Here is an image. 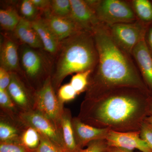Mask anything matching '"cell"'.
<instances>
[{
	"mask_svg": "<svg viewBox=\"0 0 152 152\" xmlns=\"http://www.w3.org/2000/svg\"><path fill=\"white\" fill-rule=\"evenodd\" d=\"M72 119L70 111L64 109L61 122L64 149L65 152H80L82 149L78 146L75 140Z\"/></svg>",
	"mask_w": 152,
	"mask_h": 152,
	"instance_id": "18",
	"label": "cell"
},
{
	"mask_svg": "<svg viewBox=\"0 0 152 152\" xmlns=\"http://www.w3.org/2000/svg\"><path fill=\"white\" fill-rule=\"evenodd\" d=\"M148 41L150 47L152 50V28L150 29L149 31Z\"/></svg>",
	"mask_w": 152,
	"mask_h": 152,
	"instance_id": "35",
	"label": "cell"
},
{
	"mask_svg": "<svg viewBox=\"0 0 152 152\" xmlns=\"http://www.w3.org/2000/svg\"><path fill=\"white\" fill-rule=\"evenodd\" d=\"M151 115H152V98L150 102L149 108L148 116Z\"/></svg>",
	"mask_w": 152,
	"mask_h": 152,
	"instance_id": "37",
	"label": "cell"
},
{
	"mask_svg": "<svg viewBox=\"0 0 152 152\" xmlns=\"http://www.w3.org/2000/svg\"><path fill=\"white\" fill-rule=\"evenodd\" d=\"M95 11L101 23L108 26L119 23H129L137 20L132 9L126 3L119 0L86 1Z\"/></svg>",
	"mask_w": 152,
	"mask_h": 152,
	"instance_id": "5",
	"label": "cell"
},
{
	"mask_svg": "<svg viewBox=\"0 0 152 152\" xmlns=\"http://www.w3.org/2000/svg\"><path fill=\"white\" fill-rule=\"evenodd\" d=\"M72 126L76 143L83 149L91 142L106 140L110 130L95 127L82 122L78 117L72 118Z\"/></svg>",
	"mask_w": 152,
	"mask_h": 152,
	"instance_id": "12",
	"label": "cell"
},
{
	"mask_svg": "<svg viewBox=\"0 0 152 152\" xmlns=\"http://www.w3.org/2000/svg\"><path fill=\"white\" fill-rule=\"evenodd\" d=\"M132 54L138 65L145 83L152 94V56L145 38L135 46Z\"/></svg>",
	"mask_w": 152,
	"mask_h": 152,
	"instance_id": "15",
	"label": "cell"
},
{
	"mask_svg": "<svg viewBox=\"0 0 152 152\" xmlns=\"http://www.w3.org/2000/svg\"><path fill=\"white\" fill-rule=\"evenodd\" d=\"M21 17L16 9L9 6L0 10V26L2 30L13 32Z\"/></svg>",
	"mask_w": 152,
	"mask_h": 152,
	"instance_id": "19",
	"label": "cell"
},
{
	"mask_svg": "<svg viewBox=\"0 0 152 152\" xmlns=\"http://www.w3.org/2000/svg\"><path fill=\"white\" fill-rule=\"evenodd\" d=\"M10 73L11 81L7 90L13 102L22 109V111L33 110L34 95L32 96L18 74Z\"/></svg>",
	"mask_w": 152,
	"mask_h": 152,
	"instance_id": "13",
	"label": "cell"
},
{
	"mask_svg": "<svg viewBox=\"0 0 152 152\" xmlns=\"http://www.w3.org/2000/svg\"><path fill=\"white\" fill-rule=\"evenodd\" d=\"M140 136L152 149V126L144 121L140 130Z\"/></svg>",
	"mask_w": 152,
	"mask_h": 152,
	"instance_id": "31",
	"label": "cell"
},
{
	"mask_svg": "<svg viewBox=\"0 0 152 152\" xmlns=\"http://www.w3.org/2000/svg\"><path fill=\"white\" fill-rule=\"evenodd\" d=\"M0 152H36L27 148L20 143L1 142Z\"/></svg>",
	"mask_w": 152,
	"mask_h": 152,
	"instance_id": "28",
	"label": "cell"
},
{
	"mask_svg": "<svg viewBox=\"0 0 152 152\" xmlns=\"http://www.w3.org/2000/svg\"><path fill=\"white\" fill-rule=\"evenodd\" d=\"M31 22L40 39L44 50L56 58L59 50L61 41L45 23L42 17Z\"/></svg>",
	"mask_w": 152,
	"mask_h": 152,
	"instance_id": "16",
	"label": "cell"
},
{
	"mask_svg": "<svg viewBox=\"0 0 152 152\" xmlns=\"http://www.w3.org/2000/svg\"><path fill=\"white\" fill-rule=\"evenodd\" d=\"M71 13L69 18L83 31L92 32L101 23L95 11L83 0H70Z\"/></svg>",
	"mask_w": 152,
	"mask_h": 152,
	"instance_id": "11",
	"label": "cell"
},
{
	"mask_svg": "<svg viewBox=\"0 0 152 152\" xmlns=\"http://www.w3.org/2000/svg\"><path fill=\"white\" fill-rule=\"evenodd\" d=\"M93 33L98 62L89 79L85 99L121 88H135L152 94L126 52L113 39L108 29L101 23Z\"/></svg>",
	"mask_w": 152,
	"mask_h": 152,
	"instance_id": "2",
	"label": "cell"
},
{
	"mask_svg": "<svg viewBox=\"0 0 152 152\" xmlns=\"http://www.w3.org/2000/svg\"><path fill=\"white\" fill-rule=\"evenodd\" d=\"M105 152H107V151H106Z\"/></svg>",
	"mask_w": 152,
	"mask_h": 152,
	"instance_id": "38",
	"label": "cell"
},
{
	"mask_svg": "<svg viewBox=\"0 0 152 152\" xmlns=\"http://www.w3.org/2000/svg\"><path fill=\"white\" fill-rule=\"evenodd\" d=\"M106 140L110 147L132 151L137 149L142 152H152V149L141 138L140 131L123 132L110 131Z\"/></svg>",
	"mask_w": 152,
	"mask_h": 152,
	"instance_id": "10",
	"label": "cell"
},
{
	"mask_svg": "<svg viewBox=\"0 0 152 152\" xmlns=\"http://www.w3.org/2000/svg\"><path fill=\"white\" fill-rule=\"evenodd\" d=\"M15 36L2 34L0 47V67L10 72L24 75L20 64L19 48L20 45Z\"/></svg>",
	"mask_w": 152,
	"mask_h": 152,
	"instance_id": "9",
	"label": "cell"
},
{
	"mask_svg": "<svg viewBox=\"0 0 152 152\" xmlns=\"http://www.w3.org/2000/svg\"><path fill=\"white\" fill-rule=\"evenodd\" d=\"M108 147L106 140H98L91 142L80 152H105Z\"/></svg>",
	"mask_w": 152,
	"mask_h": 152,
	"instance_id": "29",
	"label": "cell"
},
{
	"mask_svg": "<svg viewBox=\"0 0 152 152\" xmlns=\"http://www.w3.org/2000/svg\"><path fill=\"white\" fill-rule=\"evenodd\" d=\"M39 134L40 143L36 152H65L62 148L57 145L45 136Z\"/></svg>",
	"mask_w": 152,
	"mask_h": 152,
	"instance_id": "27",
	"label": "cell"
},
{
	"mask_svg": "<svg viewBox=\"0 0 152 152\" xmlns=\"http://www.w3.org/2000/svg\"><path fill=\"white\" fill-rule=\"evenodd\" d=\"M152 94L140 89L121 88L85 99L78 118L95 127L117 132H137L148 116Z\"/></svg>",
	"mask_w": 152,
	"mask_h": 152,
	"instance_id": "1",
	"label": "cell"
},
{
	"mask_svg": "<svg viewBox=\"0 0 152 152\" xmlns=\"http://www.w3.org/2000/svg\"><path fill=\"white\" fill-rule=\"evenodd\" d=\"M13 34L21 44L33 48L44 49L40 39L33 27L31 22L22 17Z\"/></svg>",
	"mask_w": 152,
	"mask_h": 152,
	"instance_id": "17",
	"label": "cell"
},
{
	"mask_svg": "<svg viewBox=\"0 0 152 152\" xmlns=\"http://www.w3.org/2000/svg\"><path fill=\"white\" fill-rule=\"evenodd\" d=\"M19 7L20 16L30 22L35 20L42 16L31 0L21 1Z\"/></svg>",
	"mask_w": 152,
	"mask_h": 152,
	"instance_id": "22",
	"label": "cell"
},
{
	"mask_svg": "<svg viewBox=\"0 0 152 152\" xmlns=\"http://www.w3.org/2000/svg\"><path fill=\"white\" fill-rule=\"evenodd\" d=\"M134 9L138 16L145 22L152 21V4L148 0L133 1Z\"/></svg>",
	"mask_w": 152,
	"mask_h": 152,
	"instance_id": "23",
	"label": "cell"
},
{
	"mask_svg": "<svg viewBox=\"0 0 152 152\" xmlns=\"http://www.w3.org/2000/svg\"><path fill=\"white\" fill-rule=\"evenodd\" d=\"M109 31L117 45L127 53L133 49L145 37V28L137 22L119 23L109 26Z\"/></svg>",
	"mask_w": 152,
	"mask_h": 152,
	"instance_id": "8",
	"label": "cell"
},
{
	"mask_svg": "<svg viewBox=\"0 0 152 152\" xmlns=\"http://www.w3.org/2000/svg\"><path fill=\"white\" fill-rule=\"evenodd\" d=\"M92 72V70L85 71L78 73L72 77L69 83L78 95L84 91H86L88 85L89 79Z\"/></svg>",
	"mask_w": 152,
	"mask_h": 152,
	"instance_id": "25",
	"label": "cell"
},
{
	"mask_svg": "<svg viewBox=\"0 0 152 152\" xmlns=\"http://www.w3.org/2000/svg\"><path fill=\"white\" fill-rule=\"evenodd\" d=\"M97 51L93 33L81 31L61 41L51 78L55 91L69 75L96 68Z\"/></svg>",
	"mask_w": 152,
	"mask_h": 152,
	"instance_id": "3",
	"label": "cell"
},
{
	"mask_svg": "<svg viewBox=\"0 0 152 152\" xmlns=\"http://www.w3.org/2000/svg\"><path fill=\"white\" fill-rule=\"evenodd\" d=\"M107 151L108 152H133V151L122 148L110 146H109Z\"/></svg>",
	"mask_w": 152,
	"mask_h": 152,
	"instance_id": "34",
	"label": "cell"
},
{
	"mask_svg": "<svg viewBox=\"0 0 152 152\" xmlns=\"http://www.w3.org/2000/svg\"><path fill=\"white\" fill-rule=\"evenodd\" d=\"M10 81V72L0 67V89L7 90Z\"/></svg>",
	"mask_w": 152,
	"mask_h": 152,
	"instance_id": "32",
	"label": "cell"
},
{
	"mask_svg": "<svg viewBox=\"0 0 152 152\" xmlns=\"http://www.w3.org/2000/svg\"><path fill=\"white\" fill-rule=\"evenodd\" d=\"M0 104L8 111L14 112L15 104L13 102L7 90L0 89Z\"/></svg>",
	"mask_w": 152,
	"mask_h": 152,
	"instance_id": "30",
	"label": "cell"
},
{
	"mask_svg": "<svg viewBox=\"0 0 152 152\" xmlns=\"http://www.w3.org/2000/svg\"><path fill=\"white\" fill-rule=\"evenodd\" d=\"M57 92V97L60 102L63 104L65 102L73 100L78 95L70 83L60 87Z\"/></svg>",
	"mask_w": 152,
	"mask_h": 152,
	"instance_id": "26",
	"label": "cell"
},
{
	"mask_svg": "<svg viewBox=\"0 0 152 152\" xmlns=\"http://www.w3.org/2000/svg\"><path fill=\"white\" fill-rule=\"evenodd\" d=\"M19 117L25 126L35 129L39 134L64 150L61 131L47 117L34 110L21 111Z\"/></svg>",
	"mask_w": 152,
	"mask_h": 152,
	"instance_id": "7",
	"label": "cell"
},
{
	"mask_svg": "<svg viewBox=\"0 0 152 152\" xmlns=\"http://www.w3.org/2000/svg\"><path fill=\"white\" fill-rule=\"evenodd\" d=\"M144 121L145 122L152 126V115L149 116L145 118Z\"/></svg>",
	"mask_w": 152,
	"mask_h": 152,
	"instance_id": "36",
	"label": "cell"
},
{
	"mask_svg": "<svg viewBox=\"0 0 152 152\" xmlns=\"http://www.w3.org/2000/svg\"><path fill=\"white\" fill-rule=\"evenodd\" d=\"M22 133L12 124L1 119L0 122L1 142L20 143Z\"/></svg>",
	"mask_w": 152,
	"mask_h": 152,
	"instance_id": "20",
	"label": "cell"
},
{
	"mask_svg": "<svg viewBox=\"0 0 152 152\" xmlns=\"http://www.w3.org/2000/svg\"><path fill=\"white\" fill-rule=\"evenodd\" d=\"M22 132L20 143L31 151H36L40 143V135L35 129L29 126Z\"/></svg>",
	"mask_w": 152,
	"mask_h": 152,
	"instance_id": "21",
	"label": "cell"
},
{
	"mask_svg": "<svg viewBox=\"0 0 152 152\" xmlns=\"http://www.w3.org/2000/svg\"><path fill=\"white\" fill-rule=\"evenodd\" d=\"M41 17L61 42L79 32L83 31L69 18L53 15L50 10L42 14Z\"/></svg>",
	"mask_w": 152,
	"mask_h": 152,
	"instance_id": "14",
	"label": "cell"
},
{
	"mask_svg": "<svg viewBox=\"0 0 152 152\" xmlns=\"http://www.w3.org/2000/svg\"><path fill=\"white\" fill-rule=\"evenodd\" d=\"M37 8L42 14L50 10V1L49 0H31Z\"/></svg>",
	"mask_w": 152,
	"mask_h": 152,
	"instance_id": "33",
	"label": "cell"
},
{
	"mask_svg": "<svg viewBox=\"0 0 152 152\" xmlns=\"http://www.w3.org/2000/svg\"><path fill=\"white\" fill-rule=\"evenodd\" d=\"M20 64L24 75L31 81L44 82L51 76L54 61L53 57L44 49L33 48L20 45Z\"/></svg>",
	"mask_w": 152,
	"mask_h": 152,
	"instance_id": "4",
	"label": "cell"
},
{
	"mask_svg": "<svg viewBox=\"0 0 152 152\" xmlns=\"http://www.w3.org/2000/svg\"><path fill=\"white\" fill-rule=\"evenodd\" d=\"M70 0H51L50 12L52 15L61 18H69L71 13Z\"/></svg>",
	"mask_w": 152,
	"mask_h": 152,
	"instance_id": "24",
	"label": "cell"
},
{
	"mask_svg": "<svg viewBox=\"0 0 152 152\" xmlns=\"http://www.w3.org/2000/svg\"><path fill=\"white\" fill-rule=\"evenodd\" d=\"M55 93L50 76L34 94L33 110L47 117L61 131V122L64 107L63 104L60 102Z\"/></svg>",
	"mask_w": 152,
	"mask_h": 152,
	"instance_id": "6",
	"label": "cell"
}]
</instances>
